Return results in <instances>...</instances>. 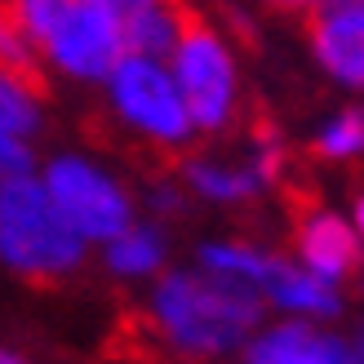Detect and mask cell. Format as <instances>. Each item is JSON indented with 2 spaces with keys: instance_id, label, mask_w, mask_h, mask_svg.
Returning <instances> with one entry per match:
<instances>
[{
  "instance_id": "obj_1",
  "label": "cell",
  "mask_w": 364,
  "mask_h": 364,
  "mask_svg": "<svg viewBox=\"0 0 364 364\" xmlns=\"http://www.w3.org/2000/svg\"><path fill=\"white\" fill-rule=\"evenodd\" d=\"M151 324L173 351L191 360H227L249 351L267 329V302L253 284L213 276L205 267L165 271L151 289Z\"/></svg>"
},
{
  "instance_id": "obj_2",
  "label": "cell",
  "mask_w": 364,
  "mask_h": 364,
  "mask_svg": "<svg viewBox=\"0 0 364 364\" xmlns=\"http://www.w3.org/2000/svg\"><path fill=\"white\" fill-rule=\"evenodd\" d=\"M85 240L45 191V178H18L0 187V262L27 280H58L85 262Z\"/></svg>"
},
{
  "instance_id": "obj_3",
  "label": "cell",
  "mask_w": 364,
  "mask_h": 364,
  "mask_svg": "<svg viewBox=\"0 0 364 364\" xmlns=\"http://www.w3.org/2000/svg\"><path fill=\"white\" fill-rule=\"evenodd\" d=\"M41 178H45L49 200L67 218V227L76 231L85 245H102L107 249L138 223V205H134L129 187H124L107 165H98L94 156L58 151V156L45 160Z\"/></svg>"
},
{
  "instance_id": "obj_4",
  "label": "cell",
  "mask_w": 364,
  "mask_h": 364,
  "mask_svg": "<svg viewBox=\"0 0 364 364\" xmlns=\"http://www.w3.org/2000/svg\"><path fill=\"white\" fill-rule=\"evenodd\" d=\"M102 94H107V112L151 147L178 151L196 138L191 112L182 102V89L173 80L169 63H151V58H134L129 53L112 71V80L102 85Z\"/></svg>"
},
{
  "instance_id": "obj_5",
  "label": "cell",
  "mask_w": 364,
  "mask_h": 364,
  "mask_svg": "<svg viewBox=\"0 0 364 364\" xmlns=\"http://www.w3.org/2000/svg\"><path fill=\"white\" fill-rule=\"evenodd\" d=\"M169 71L182 89V102L191 112L196 134H223L235 120V107H240V71H235V53L218 27L191 18L178 53L169 58Z\"/></svg>"
},
{
  "instance_id": "obj_6",
  "label": "cell",
  "mask_w": 364,
  "mask_h": 364,
  "mask_svg": "<svg viewBox=\"0 0 364 364\" xmlns=\"http://www.w3.org/2000/svg\"><path fill=\"white\" fill-rule=\"evenodd\" d=\"M124 58V23L98 0H80L41 41V63L76 85H107Z\"/></svg>"
},
{
  "instance_id": "obj_7",
  "label": "cell",
  "mask_w": 364,
  "mask_h": 364,
  "mask_svg": "<svg viewBox=\"0 0 364 364\" xmlns=\"http://www.w3.org/2000/svg\"><path fill=\"white\" fill-rule=\"evenodd\" d=\"M284 169V151L276 138L253 142L245 156H191L182 160V182L187 191H196L200 200H213V205H245V200L271 191L280 182Z\"/></svg>"
},
{
  "instance_id": "obj_8",
  "label": "cell",
  "mask_w": 364,
  "mask_h": 364,
  "mask_svg": "<svg viewBox=\"0 0 364 364\" xmlns=\"http://www.w3.org/2000/svg\"><path fill=\"white\" fill-rule=\"evenodd\" d=\"M316 67L342 89H364V0H329L306 18Z\"/></svg>"
},
{
  "instance_id": "obj_9",
  "label": "cell",
  "mask_w": 364,
  "mask_h": 364,
  "mask_svg": "<svg viewBox=\"0 0 364 364\" xmlns=\"http://www.w3.org/2000/svg\"><path fill=\"white\" fill-rule=\"evenodd\" d=\"M253 289L262 294V302L271 311H280V320H338L342 316V294L333 284H324L320 276H311L298 258H280V253L267 249L262 271Z\"/></svg>"
},
{
  "instance_id": "obj_10",
  "label": "cell",
  "mask_w": 364,
  "mask_h": 364,
  "mask_svg": "<svg viewBox=\"0 0 364 364\" xmlns=\"http://www.w3.org/2000/svg\"><path fill=\"white\" fill-rule=\"evenodd\" d=\"M294 249H298V262L320 276L324 284L342 289L351 276H360V231L351 218H342L338 209H311L298 223L294 235Z\"/></svg>"
},
{
  "instance_id": "obj_11",
  "label": "cell",
  "mask_w": 364,
  "mask_h": 364,
  "mask_svg": "<svg viewBox=\"0 0 364 364\" xmlns=\"http://www.w3.org/2000/svg\"><path fill=\"white\" fill-rule=\"evenodd\" d=\"M245 364H355L351 342L311 320H276L249 342Z\"/></svg>"
},
{
  "instance_id": "obj_12",
  "label": "cell",
  "mask_w": 364,
  "mask_h": 364,
  "mask_svg": "<svg viewBox=\"0 0 364 364\" xmlns=\"http://www.w3.org/2000/svg\"><path fill=\"white\" fill-rule=\"evenodd\" d=\"M165 258H169V240H165V227L160 223H134L129 231L112 240L102 249V262L112 276L120 280H147V276H165Z\"/></svg>"
},
{
  "instance_id": "obj_13",
  "label": "cell",
  "mask_w": 364,
  "mask_h": 364,
  "mask_svg": "<svg viewBox=\"0 0 364 364\" xmlns=\"http://www.w3.org/2000/svg\"><path fill=\"white\" fill-rule=\"evenodd\" d=\"M187 27H191V18L182 14L173 0H160L151 9L124 18V49H129L134 58L169 63L182 45V36H187Z\"/></svg>"
},
{
  "instance_id": "obj_14",
  "label": "cell",
  "mask_w": 364,
  "mask_h": 364,
  "mask_svg": "<svg viewBox=\"0 0 364 364\" xmlns=\"http://www.w3.org/2000/svg\"><path fill=\"white\" fill-rule=\"evenodd\" d=\"M311 147H316V156H324V160H360L364 156V107H342L338 116H329L316 129V138H311Z\"/></svg>"
},
{
  "instance_id": "obj_15",
  "label": "cell",
  "mask_w": 364,
  "mask_h": 364,
  "mask_svg": "<svg viewBox=\"0 0 364 364\" xmlns=\"http://www.w3.org/2000/svg\"><path fill=\"white\" fill-rule=\"evenodd\" d=\"M0 71L27 85H36V76H41V53L27 41V31L18 27V18L9 14L5 0H0Z\"/></svg>"
},
{
  "instance_id": "obj_16",
  "label": "cell",
  "mask_w": 364,
  "mask_h": 364,
  "mask_svg": "<svg viewBox=\"0 0 364 364\" xmlns=\"http://www.w3.org/2000/svg\"><path fill=\"white\" fill-rule=\"evenodd\" d=\"M5 5L18 18V27L27 31V41L36 45V53H41V41L80 5V0H5Z\"/></svg>"
},
{
  "instance_id": "obj_17",
  "label": "cell",
  "mask_w": 364,
  "mask_h": 364,
  "mask_svg": "<svg viewBox=\"0 0 364 364\" xmlns=\"http://www.w3.org/2000/svg\"><path fill=\"white\" fill-rule=\"evenodd\" d=\"M147 209L151 218H173L187 209V196H182V182H156V187L147 191Z\"/></svg>"
},
{
  "instance_id": "obj_18",
  "label": "cell",
  "mask_w": 364,
  "mask_h": 364,
  "mask_svg": "<svg viewBox=\"0 0 364 364\" xmlns=\"http://www.w3.org/2000/svg\"><path fill=\"white\" fill-rule=\"evenodd\" d=\"M98 5H107L120 23L124 18H134V14H142V9H151V5H160V0H98Z\"/></svg>"
},
{
  "instance_id": "obj_19",
  "label": "cell",
  "mask_w": 364,
  "mask_h": 364,
  "mask_svg": "<svg viewBox=\"0 0 364 364\" xmlns=\"http://www.w3.org/2000/svg\"><path fill=\"white\" fill-rule=\"evenodd\" d=\"M351 223H355V231H360V240H364V191L355 196V205H351Z\"/></svg>"
},
{
  "instance_id": "obj_20",
  "label": "cell",
  "mask_w": 364,
  "mask_h": 364,
  "mask_svg": "<svg viewBox=\"0 0 364 364\" xmlns=\"http://www.w3.org/2000/svg\"><path fill=\"white\" fill-rule=\"evenodd\" d=\"M347 342H351V355H355V364H364V324H360V329H355Z\"/></svg>"
},
{
  "instance_id": "obj_21",
  "label": "cell",
  "mask_w": 364,
  "mask_h": 364,
  "mask_svg": "<svg viewBox=\"0 0 364 364\" xmlns=\"http://www.w3.org/2000/svg\"><path fill=\"white\" fill-rule=\"evenodd\" d=\"M0 364H31L27 355H18L14 347H0Z\"/></svg>"
},
{
  "instance_id": "obj_22",
  "label": "cell",
  "mask_w": 364,
  "mask_h": 364,
  "mask_svg": "<svg viewBox=\"0 0 364 364\" xmlns=\"http://www.w3.org/2000/svg\"><path fill=\"white\" fill-rule=\"evenodd\" d=\"M267 5H280V9H306V0H267Z\"/></svg>"
},
{
  "instance_id": "obj_23",
  "label": "cell",
  "mask_w": 364,
  "mask_h": 364,
  "mask_svg": "<svg viewBox=\"0 0 364 364\" xmlns=\"http://www.w3.org/2000/svg\"><path fill=\"white\" fill-rule=\"evenodd\" d=\"M355 280H360V294H364V267H360V276H355Z\"/></svg>"
}]
</instances>
